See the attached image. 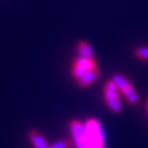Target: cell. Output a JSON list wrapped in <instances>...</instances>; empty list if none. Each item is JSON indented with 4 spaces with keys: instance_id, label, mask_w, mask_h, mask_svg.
<instances>
[{
    "instance_id": "6da1fadb",
    "label": "cell",
    "mask_w": 148,
    "mask_h": 148,
    "mask_svg": "<svg viewBox=\"0 0 148 148\" xmlns=\"http://www.w3.org/2000/svg\"><path fill=\"white\" fill-rule=\"evenodd\" d=\"M69 131L75 148H107L103 127L96 118H88L85 121L73 119L69 124Z\"/></svg>"
},
{
    "instance_id": "7a4b0ae2",
    "label": "cell",
    "mask_w": 148,
    "mask_h": 148,
    "mask_svg": "<svg viewBox=\"0 0 148 148\" xmlns=\"http://www.w3.org/2000/svg\"><path fill=\"white\" fill-rule=\"evenodd\" d=\"M103 96L107 108L113 113H120L123 110V103L120 99V92L112 79H108L104 84Z\"/></svg>"
},
{
    "instance_id": "3957f363",
    "label": "cell",
    "mask_w": 148,
    "mask_h": 148,
    "mask_svg": "<svg viewBox=\"0 0 148 148\" xmlns=\"http://www.w3.org/2000/svg\"><path fill=\"white\" fill-rule=\"evenodd\" d=\"M111 79L114 82L119 92L127 100L128 104L136 105L139 103V99H140L139 95H138L136 90L134 89V86L132 85V83L128 81L127 77H125L124 75H121V73H114V75L111 77Z\"/></svg>"
},
{
    "instance_id": "277c9868",
    "label": "cell",
    "mask_w": 148,
    "mask_h": 148,
    "mask_svg": "<svg viewBox=\"0 0 148 148\" xmlns=\"http://www.w3.org/2000/svg\"><path fill=\"white\" fill-rule=\"evenodd\" d=\"M98 69V64L95 58H84V57H77L73 60L71 64V77L77 82L81 77H83L85 73H88L91 70Z\"/></svg>"
},
{
    "instance_id": "5b68a950",
    "label": "cell",
    "mask_w": 148,
    "mask_h": 148,
    "mask_svg": "<svg viewBox=\"0 0 148 148\" xmlns=\"http://www.w3.org/2000/svg\"><path fill=\"white\" fill-rule=\"evenodd\" d=\"M28 138L30 140V143L33 148H49L47 139L36 130H29Z\"/></svg>"
},
{
    "instance_id": "8992f818",
    "label": "cell",
    "mask_w": 148,
    "mask_h": 148,
    "mask_svg": "<svg viewBox=\"0 0 148 148\" xmlns=\"http://www.w3.org/2000/svg\"><path fill=\"white\" fill-rule=\"evenodd\" d=\"M99 73H100V72H99V69L91 70V71H89L88 73H85L83 77H81L76 83H77V85H78L79 88H88V86H90L91 84H93V83L98 79Z\"/></svg>"
},
{
    "instance_id": "52a82bcc",
    "label": "cell",
    "mask_w": 148,
    "mask_h": 148,
    "mask_svg": "<svg viewBox=\"0 0 148 148\" xmlns=\"http://www.w3.org/2000/svg\"><path fill=\"white\" fill-rule=\"evenodd\" d=\"M77 55L78 57L95 58V53L92 50V47L85 41H79L77 43Z\"/></svg>"
},
{
    "instance_id": "ba28073f",
    "label": "cell",
    "mask_w": 148,
    "mask_h": 148,
    "mask_svg": "<svg viewBox=\"0 0 148 148\" xmlns=\"http://www.w3.org/2000/svg\"><path fill=\"white\" fill-rule=\"evenodd\" d=\"M134 56L140 61H148V47L147 46H140L136 47L133 50Z\"/></svg>"
},
{
    "instance_id": "9c48e42d",
    "label": "cell",
    "mask_w": 148,
    "mask_h": 148,
    "mask_svg": "<svg viewBox=\"0 0 148 148\" xmlns=\"http://www.w3.org/2000/svg\"><path fill=\"white\" fill-rule=\"evenodd\" d=\"M71 147V141L69 139H61L53 145H49V148H70Z\"/></svg>"
},
{
    "instance_id": "30bf717a",
    "label": "cell",
    "mask_w": 148,
    "mask_h": 148,
    "mask_svg": "<svg viewBox=\"0 0 148 148\" xmlns=\"http://www.w3.org/2000/svg\"><path fill=\"white\" fill-rule=\"evenodd\" d=\"M146 111H147V116H148V100L146 103Z\"/></svg>"
}]
</instances>
